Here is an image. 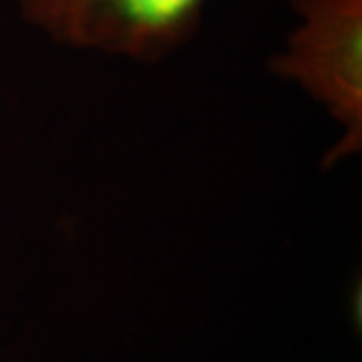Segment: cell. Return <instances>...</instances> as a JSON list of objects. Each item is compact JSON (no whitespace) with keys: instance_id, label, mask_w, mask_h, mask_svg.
<instances>
[{"instance_id":"cell-2","label":"cell","mask_w":362,"mask_h":362,"mask_svg":"<svg viewBox=\"0 0 362 362\" xmlns=\"http://www.w3.org/2000/svg\"><path fill=\"white\" fill-rule=\"evenodd\" d=\"M207 0H18L21 16L71 51L159 63L194 39Z\"/></svg>"},{"instance_id":"cell-1","label":"cell","mask_w":362,"mask_h":362,"mask_svg":"<svg viewBox=\"0 0 362 362\" xmlns=\"http://www.w3.org/2000/svg\"><path fill=\"white\" fill-rule=\"evenodd\" d=\"M296 25L270 71L304 90L340 127L324 165L362 151V0H290Z\"/></svg>"}]
</instances>
